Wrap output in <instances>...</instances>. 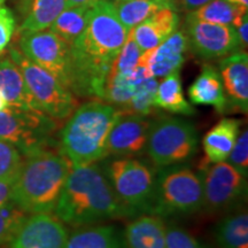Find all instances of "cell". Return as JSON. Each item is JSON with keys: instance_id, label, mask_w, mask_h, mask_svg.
I'll list each match as a JSON object with an SVG mask.
<instances>
[{"instance_id": "b9f144b4", "label": "cell", "mask_w": 248, "mask_h": 248, "mask_svg": "<svg viewBox=\"0 0 248 248\" xmlns=\"http://www.w3.org/2000/svg\"><path fill=\"white\" fill-rule=\"evenodd\" d=\"M5 1H6V0H0V6L4 5V4H5Z\"/></svg>"}, {"instance_id": "1f68e13d", "label": "cell", "mask_w": 248, "mask_h": 248, "mask_svg": "<svg viewBox=\"0 0 248 248\" xmlns=\"http://www.w3.org/2000/svg\"><path fill=\"white\" fill-rule=\"evenodd\" d=\"M164 248H207L194 235L177 225H167Z\"/></svg>"}, {"instance_id": "ba28073f", "label": "cell", "mask_w": 248, "mask_h": 248, "mask_svg": "<svg viewBox=\"0 0 248 248\" xmlns=\"http://www.w3.org/2000/svg\"><path fill=\"white\" fill-rule=\"evenodd\" d=\"M8 55L22 73L28 89L43 113L54 120H66L74 113L77 100L69 89L29 60L16 46L9 47Z\"/></svg>"}, {"instance_id": "7bdbcfd3", "label": "cell", "mask_w": 248, "mask_h": 248, "mask_svg": "<svg viewBox=\"0 0 248 248\" xmlns=\"http://www.w3.org/2000/svg\"><path fill=\"white\" fill-rule=\"evenodd\" d=\"M105 1H107V0H105Z\"/></svg>"}, {"instance_id": "7a4b0ae2", "label": "cell", "mask_w": 248, "mask_h": 248, "mask_svg": "<svg viewBox=\"0 0 248 248\" xmlns=\"http://www.w3.org/2000/svg\"><path fill=\"white\" fill-rule=\"evenodd\" d=\"M54 214L74 228L135 216L121 202L97 163L71 168Z\"/></svg>"}, {"instance_id": "60d3db41", "label": "cell", "mask_w": 248, "mask_h": 248, "mask_svg": "<svg viewBox=\"0 0 248 248\" xmlns=\"http://www.w3.org/2000/svg\"><path fill=\"white\" fill-rule=\"evenodd\" d=\"M121 1H129V0H114V2H121Z\"/></svg>"}, {"instance_id": "e0dca14e", "label": "cell", "mask_w": 248, "mask_h": 248, "mask_svg": "<svg viewBox=\"0 0 248 248\" xmlns=\"http://www.w3.org/2000/svg\"><path fill=\"white\" fill-rule=\"evenodd\" d=\"M188 98L193 105L210 106L217 113L229 111V105L218 69L210 63H204L200 75L188 88Z\"/></svg>"}, {"instance_id": "52a82bcc", "label": "cell", "mask_w": 248, "mask_h": 248, "mask_svg": "<svg viewBox=\"0 0 248 248\" xmlns=\"http://www.w3.org/2000/svg\"><path fill=\"white\" fill-rule=\"evenodd\" d=\"M199 133L184 119L161 116L151 122L146 153L155 167L186 163L198 153Z\"/></svg>"}, {"instance_id": "d6986e66", "label": "cell", "mask_w": 248, "mask_h": 248, "mask_svg": "<svg viewBox=\"0 0 248 248\" xmlns=\"http://www.w3.org/2000/svg\"><path fill=\"white\" fill-rule=\"evenodd\" d=\"M64 8L66 0H16V11L21 17L17 35L48 29Z\"/></svg>"}, {"instance_id": "d4e9b609", "label": "cell", "mask_w": 248, "mask_h": 248, "mask_svg": "<svg viewBox=\"0 0 248 248\" xmlns=\"http://www.w3.org/2000/svg\"><path fill=\"white\" fill-rule=\"evenodd\" d=\"M154 107L167 110L172 114L192 116L197 110L186 100L183 93L182 80L179 73H173L164 77L162 82L157 84L156 93L154 98Z\"/></svg>"}, {"instance_id": "9c48e42d", "label": "cell", "mask_w": 248, "mask_h": 248, "mask_svg": "<svg viewBox=\"0 0 248 248\" xmlns=\"http://www.w3.org/2000/svg\"><path fill=\"white\" fill-rule=\"evenodd\" d=\"M54 119L42 111L8 106L0 110V140L15 145L24 155L53 146Z\"/></svg>"}, {"instance_id": "cb8c5ba5", "label": "cell", "mask_w": 248, "mask_h": 248, "mask_svg": "<svg viewBox=\"0 0 248 248\" xmlns=\"http://www.w3.org/2000/svg\"><path fill=\"white\" fill-rule=\"evenodd\" d=\"M113 5L120 22L129 31L162 9L178 12L176 0H129Z\"/></svg>"}, {"instance_id": "603a6c76", "label": "cell", "mask_w": 248, "mask_h": 248, "mask_svg": "<svg viewBox=\"0 0 248 248\" xmlns=\"http://www.w3.org/2000/svg\"><path fill=\"white\" fill-rule=\"evenodd\" d=\"M64 248H125V246L116 226L85 225L68 235Z\"/></svg>"}, {"instance_id": "5b68a950", "label": "cell", "mask_w": 248, "mask_h": 248, "mask_svg": "<svg viewBox=\"0 0 248 248\" xmlns=\"http://www.w3.org/2000/svg\"><path fill=\"white\" fill-rule=\"evenodd\" d=\"M203 208L202 182L187 163L160 167L148 214L169 217L188 216Z\"/></svg>"}, {"instance_id": "8fae6325", "label": "cell", "mask_w": 248, "mask_h": 248, "mask_svg": "<svg viewBox=\"0 0 248 248\" xmlns=\"http://www.w3.org/2000/svg\"><path fill=\"white\" fill-rule=\"evenodd\" d=\"M18 49L70 90V45L49 29L17 35Z\"/></svg>"}, {"instance_id": "7c38bea8", "label": "cell", "mask_w": 248, "mask_h": 248, "mask_svg": "<svg viewBox=\"0 0 248 248\" xmlns=\"http://www.w3.org/2000/svg\"><path fill=\"white\" fill-rule=\"evenodd\" d=\"M183 31L187 39L188 49L201 60H217L240 49L239 38L233 26L185 17Z\"/></svg>"}, {"instance_id": "4dcf8cb0", "label": "cell", "mask_w": 248, "mask_h": 248, "mask_svg": "<svg viewBox=\"0 0 248 248\" xmlns=\"http://www.w3.org/2000/svg\"><path fill=\"white\" fill-rule=\"evenodd\" d=\"M23 157L15 145L0 140V179L16 177L23 163Z\"/></svg>"}, {"instance_id": "836d02e7", "label": "cell", "mask_w": 248, "mask_h": 248, "mask_svg": "<svg viewBox=\"0 0 248 248\" xmlns=\"http://www.w3.org/2000/svg\"><path fill=\"white\" fill-rule=\"evenodd\" d=\"M229 163L239 170L244 175L248 176V131L244 130L239 133L237 141L232 148L230 155L228 157Z\"/></svg>"}, {"instance_id": "d6a6232c", "label": "cell", "mask_w": 248, "mask_h": 248, "mask_svg": "<svg viewBox=\"0 0 248 248\" xmlns=\"http://www.w3.org/2000/svg\"><path fill=\"white\" fill-rule=\"evenodd\" d=\"M17 28V18L14 12L5 4L0 6V55L8 47Z\"/></svg>"}, {"instance_id": "8992f818", "label": "cell", "mask_w": 248, "mask_h": 248, "mask_svg": "<svg viewBox=\"0 0 248 248\" xmlns=\"http://www.w3.org/2000/svg\"><path fill=\"white\" fill-rule=\"evenodd\" d=\"M100 167L117 198L133 215L150 213L157 170L154 166L132 156H115L105 157Z\"/></svg>"}, {"instance_id": "e575fe53", "label": "cell", "mask_w": 248, "mask_h": 248, "mask_svg": "<svg viewBox=\"0 0 248 248\" xmlns=\"http://www.w3.org/2000/svg\"><path fill=\"white\" fill-rule=\"evenodd\" d=\"M15 179H16V177L0 179V207L12 201V193H13Z\"/></svg>"}, {"instance_id": "f1b7e54d", "label": "cell", "mask_w": 248, "mask_h": 248, "mask_svg": "<svg viewBox=\"0 0 248 248\" xmlns=\"http://www.w3.org/2000/svg\"><path fill=\"white\" fill-rule=\"evenodd\" d=\"M157 79L154 77H145L139 83L135 94L125 107L121 110L123 115L148 116L154 109V98L157 89Z\"/></svg>"}, {"instance_id": "ac0fdd59", "label": "cell", "mask_w": 248, "mask_h": 248, "mask_svg": "<svg viewBox=\"0 0 248 248\" xmlns=\"http://www.w3.org/2000/svg\"><path fill=\"white\" fill-rule=\"evenodd\" d=\"M181 16L172 9H162L131 29L132 37L141 52L154 48L178 29Z\"/></svg>"}, {"instance_id": "d590c367", "label": "cell", "mask_w": 248, "mask_h": 248, "mask_svg": "<svg viewBox=\"0 0 248 248\" xmlns=\"http://www.w3.org/2000/svg\"><path fill=\"white\" fill-rule=\"evenodd\" d=\"M240 43V49L246 51L248 45V13L241 17L240 22L234 27Z\"/></svg>"}, {"instance_id": "7402d4cb", "label": "cell", "mask_w": 248, "mask_h": 248, "mask_svg": "<svg viewBox=\"0 0 248 248\" xmlns=\"http://www.w3.org/2000/svg\"><path fill=\"white\" fill-rule=\"evenodd\" d=\"M241 121L225 117L214 125L203 137L202 147L207 162L218 163L228 160L240 133Z\"/></svg>"}, {"instance_id": "5bb4252c", "label": "cell", "mask_w": 248, "mask_h": 248, "mask_svg": "<svg viewBox=\"0 0 248 248\" xmlns=\"http://www.w3.org/2000/svg\"><path fill=\"white\" fill-rule=\"evenodd\" d=\"M152 120L140 115H122L111 128L106 144L108 156H139L146 152Z\"/></svg>"}, {"instance_id": "4316f807", "label": "cell", "mask_w": 248, "mask_h": 248, "mask_svg": "<svg viewBox=\"0 0 248 248\" xmlns=\"http://www.w3.org/2000/svg\"><path fill=\"white\" fill-rule=\"evenodd\" d=\"M247 13L248 9L231 4L226 0H212L200 8L186 13L185 17L222 26L235 27L240 22L241 17Z\"/></svg>"}, {"instance_id": "ab89813d", "label": "cell", "mask_w": 248, "mask_h": 248, "mask_svg": "<svg viewBox=\"0 0 248 248\" xmlns=\"http://www.w3.org/2000/svg\"><path fill=\"white\" fill-rule=\"evenodd\" d=\"M6 107H8V104L7 101H6V99L4 98V95H2L1 92H0V110L5 109Z\"/></svg>"}, {"instance_id": "f546056e", "label": "cell", "mask_w": 248, "mask_h": 248, "mask_svg": "<svg viewBox=\"0 0 248 248\" xmlns=\"http://www.w3.org/2000/svg\"><path fill=\"white\" fill-rule=\"evenodd\" d=\"M27 217V213L13 201L0 207V246L11 243Z\"/></svg>"}, {"instance_id": "83f0119b", "label": "cell", "mask_w": 248, "mask_h": 248, "mask_svg": "<svg viewBox=\"0 0 248 248\" xmlns=\"http://www.w3.org/2000/svg\"><path fill=\"white\" fill-rule=\"evenodd\" d=\"M219 248H248V215L246 212L223 217L215 229Z\"/></svg>"}, {"instance_id": "3957f363", "label": "cell", "mask_w": 248, "mask_h": 248, "mask_svg": "<svg viewBox=\"0 0 248 248\" xmlns=\"http://www.w3.org/2000/svg\"><path fill=\"white\" fill-rule=\"evenodd\" d=\"M73 166L61 151L40 148L24 155L12 201L27 214H51Z\"/></svg>"}, {"instance_id": "44dd1931", "label": "cell", "mask_w": 248, "mask_h": 248, "mask_svg": "<svg viewBox=\"0 0 248 248\" xmlns=\"http://www.w3.org/2000/svg\"><path fill=\"white\" fill-rule=\"evenodd\" d=\"M167 224L160 216L141 215L126 225L123 240L125 248H164Z\"/></svg>"}, {"instance_id": "9a60e30c", "label": "cell", "mask_w": 248, "mask_h": 248, "mask_svg": "<svg viewBox=\"0 0 248 248\" xmlns=\"http://www.w3.org/2000/svg\"><path fill=\"white\" fill-rule=\"evenodd\" d=\"M188 51L185 32L176 30L169 38L156 47L142 52L138 64L144 67L154 78H164L173 73H179Z\"/></svg>"}, {"instance_id": "4fadbf2b", "label": "cell", "mask_w": 248, "mask_h": 248, "mask_svg": "<svg viewBox=\"0 0 248 248\" xmlns=\"http://www.w3.org/2000/svg\"><path fill=\"white\" fill-rule=\"evenodd\" d=\"M68 231L57 216L33 214L27 217L11 241V248H64Z\"/></svg>"}, {"instance_id": "2e32d148", "label": "cell", "mask_w": 248, "mask_h": 248, "mask_svg": "<svg viewBox=\"0 0 248 248\" xmlns=\"http://www.w3.org/2000/svg\"><path fill=\"white\" fill-rule=\"evenodd\" d=\"M219 76L228 100L229 110H248V55L239 49L218 61Z\"/></svg>"}, {"instance_id": "ffe728a7", "label": "cell", "mask_w": 248, "mask_h": 248, "mask_svg": "<svg viewBox=\"0 0 248 248\" xmlns=\"http://www.w3.org/2000/svg\"><path fill=\"white\" fill-rule=\"evenodd\" d=\"M0 92L8 106L42 111L28 89L22 73L9 55L0 58Z\"/></svg>"}, {"instance_id": "277c9868", "label": "cell", "mask_w": 248, "mask_h": 248, "mask_svg": "<svg viewBox=\"0 0 248 248\" xmlns=\"http://www.w3.org/2000/svg\"><path fill=\"white\" fill-rule=\"evenodd\" d=\"M122 115L115 106L99 99L77 106L60 132V151L71 166H88L104 160L108 136Z\"/></svg>"}, {"instance_id": "30bf717a", "label": "cell", "mask_w": 248, "mask_h": 248, "mask_svg": "<svg viewBox=\"0 0 248 248\" xmlns=\"http://www.w3.org/2000/svg\"><path fill=\"white\" fill-rule=\"evenodd\" d=\"M199 175L202 182L203 208L208 212H229L246 201L247 176L228 161L209 163L204 160Z\"/></svg>"}, {"instance_id": "6da1fadb", "label": "cell", "mask_w": 248, "mask_h": 248, "mask_svg": "<svg viewBox=\"0 0 248 248\" xmlns=\"http://www.w3.org/2000/svg\"><path fill=\"white\" fill-rule=\"evenodd\" d=\"M128 33L113 2L98 0L88 26L70 45V91L74 94L104 99L107 76Z\"/></svg>"}, {"instance_id": "484cf974", "label": "cell", "mask_w": 248, "mask_h": 248, "mask_svg": "<svg viewBox=\"0 0 248 248\" xmlns=\"http://www.w3.org/2000/svg\"><path fill=\"white\" fill-rule=\"evenodd\" d=\"M94 5L88 4L64 8L51 24L49 30L71 45L88 26Z\"/></svg>"}, {"instance_id": "8d00e7d4", "label": "cell", "mask_w": 248, "mask_h": 248, "mask_svg": "<svg viewBox=\"0 0 248 248\" xmlns=\"http://www.w3.org/2000/svg\"><path fill=\"white\" fill-rule=\"evenodd\" d=\"M210 1H212V0H176L178 12L182 11L185 12V13L195 11V9L200 8L201 6L208 4Z\"/></svg>"}, {"instance_id": "74e56055", "label": "cell", "mask_w": 248, "mask_h": 248, "mask_svg": "<svg viewBox=\"0 0 248 248\" xmlns=\"http://www.w3.org/2000/svg\"><path fill=\"white\" fill-rule=\"evenodd\" d=\"M98 0H66V8L76 7L80 5H88V4H95Z\"/></svg>"}, {"instance_id": "f35d334b", "label": "cell", "mask_w": 248, "mask_h": 248, "mask_svg": "<svg viewBox=\"0 0 248 248\" xmlns=\"http://www.w3.org/2000/svg\"><path fill=\"white\" fill-rule=\"evenodd\" d=\"M226 1L231 2V4L240 6V7H243V8L248 9V0H226Z\"/></svg>"}]
</instances>
